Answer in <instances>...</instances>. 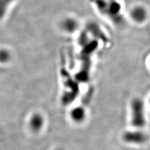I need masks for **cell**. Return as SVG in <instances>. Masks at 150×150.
I'll list each match as a JSON object with an SVG mask.
<instances>
[{
	"label": "cell",
	"instance_id": "1",
	"mask_svg": "<svg viewBox=\"0 0 150 150\" xmlns=\"http://www.w3.org/2000/svg\"><path fill=\"white\" fill-rule=\"evenodd\" d=\"M131 123L134 127L142 128L144 126L145 121L144 104L139 98H134L131 102Z\"/></svg>",
	"mask_w": 150,
	"mask_h": 150
},
{
	"label": "cell",
	"instance_id": "2",
	"mask_svg": "<svg viewBox=\"0 0 150 150\" xmlns=\"http://www.w3.org/2000/svg\"><path fill=\"white\" fill-rule=\"evenodd\" d=\"M124 142L132 144H142L148 140V136L142 131H126L123 134Z\"/></svg>",
	"mask_w": 150,
	"mask_h": 150
},
{
	"label": "cell",
	"instance_id": "3",
	"mask_svg": "<svg viewBox=\"0 0 150 150\" xmlns=\"http://www.w3.org/2000/svg\"><path fill=\"white\" fill-rule=\"evenodd\" d=\"M45 118L40 112H35L31 116L29 121V126L31 130L34 133H39L45 125Z\"/></svg>",
	"mask_w": 150,
	"mask_h": 150
},
{
	"label": "cell",
	"instance_id": "4",
	"mask_svg": "<svg viewBox=\"0 0 150 150\" xmlns=\"http://www.w3.org/2000/svg\"><path fill=\"white\" fill-rule=\"evenodd\" d=\"M86 110L81 106L74 108L70 112V117L71 120L76 123H81L86 119Z\"/></svg>",
	"mask_w": 150,
	"mask_h": 150
},
{
	"label": "cell",
	"instance_id": "5",
	"mask_svg": "<svg viewBox=\"0 0 150 150\" xmlns=\"http://www.w3.org/2000/svg\"><path fill=\"white\" fill-rule=\"evenodd\" d=\"M131 16L134 21L142 23L144 21L146 18V11L145 9L141 6H137L133 8L131 12Z\"/></svg>",
	"mask_w": 150,
	"mask_h": 150
},
{
	"label": "cell",
	"instance_id": "6",
	"mask_svg": "<svg viewBox=\"0 0 150 150\" xmlns=\"http://www.w3.org/2000/svg\"><path fill=\"white\" fill-rule=\"evenodd\" d=\"M62 26L63 29L68 33H73L76 30L78 23L73 19L68 18L63 22Z\"/></svg>",
	"mask_w": 150,
	"mask_h": 150
},
{
	"label": "cell",
	"instance_id": "7",
	"mask_svg": "<svg viewBox=\"0 0 150 150\" xmlns=\"http://www.w3.org/2000/svg\"><path fill=\"white\" fill-rule=\"evenodd\" d=\"M11 55L8 51L6 50H0V63H6L10 59Z\"/></svg>",
	"mask_w": 150,
	"mask_h": 150
},
{
	"label": "cell",
	"instance_id": "8",
	"mask_svg": "<svg viewBox=\"0 0 150 150\" xmlns=\"http://www.w3.org/2000/svg\"><path fill=\"white\" fill-rule=\"evenodd\" d=\"M11 1L12 0H0V18L4 15L9 4Z\"/></svg>",
	"mask_w": 150,
	"mask_h": 150
},
{
	"label": "cell",
	"instance_id": "9",
	"mask_svg": "<svg viewBox=\"0 0 150 150\" xmlns=\"http://www.w3.org/2000/svg\"><path fill=\"white\" fill-rule=\"evenodd\" d=\"M55 150H63V149H60V148H58V149H55Z\"/></svg>",
	"mask_w": 150,
	"mask_h": 150
}]
</instances>
